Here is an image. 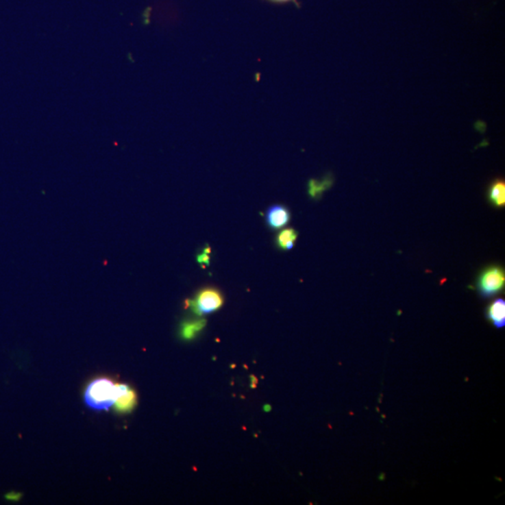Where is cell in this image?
Instances as JSON below:
<instances>
[{
	"mask_svg": "<svg viewBox=\"0 0 505 505\" xmlns=\"http://www.w3.org/2000/svg\"><path fill=\"white\" fill-rule=\"evenodd\" d=\"M297 239H298V232L293 229H286L282 230L276 236L275 243L281 250L287 251L293 248Z\"/></svg>",
	"mask_w": 505,
	"mask_h": 505,
	"instance_id": "52a82bcc",
	"label": "cell"
},
{
	"mask_svg": "<svg viewBox=\"0 0 505 505\" xmlns=\"http://www.w3.org/2000/svg\"><path fill=\"white\" fill-rule=\"evenodd\" d=\"M224 304V298L221 292L212 287L201 289L196 298L187 301V306L197 315L212 314L221 308Z\"/></svg>",
	"mask_w": 505,
	"mask_h": 505,
	"instance_id": "7a4b0ae2",
	"label": "cell"
},
{
	"mask_svg": "<svg viewBox=\"0 0 505 505\" xmlns=\"http://www.w3.org/2000/svg\"><path fill=\"white\" fill-rule=\"evenodd\" d=\"M489 199L497 207L504 206L505 204V184L504 181H496L489 189Z\"/></svg>",
	"mask_w": 505,
	"mask_h": 505,
	"instance_id": "9c48e42d",
	"label": "cell"
},
{
	"mask_svg": "<svg viewBox=\"0 0 505 505\" xmlns=\"http://www.w3.org/2000/svg\"><path fill=\"white\" fill-rule=\"evenodd\" d=\"M127 388V384H115L109 378H97L87 386L84 399L92 409L108 410Z\"/></svg>",
	"mask_w": 505,
	"mask_h": 505,
	"instance_id": "6da1fadb",
	"label": "cell"
},
{
	"mask_svg": "<svg viewBox=\"0 0 505 505\" xmlns=\"http://www.w3.org/2000/svg\"><path fill=\"white\" fill-rule=\"evenodd\" d=\"M291 219V212L283 205H273L266 212V223L271 230L283 229Z\"/></svg>",
	"mask_w": 505,
	"mask_h": 505,
	"instance_id": "277c9868",
	"label": "cell"
},
{
	"mask_svg": "<svg viewBox=\"0 0 505 505\" xmlns=\"http://www.w3.org/2000/svg\"><path fill=\"white\" fill-rule=\"evenodd\" d=\"M7 499L12 500V501H18L20 499V494L12 493L7 496Z\"/></svg>",
	"mask_w": 505,
	"mask_h": 505,
	"instance_id": "7c38bea8",
	"label": "cell"
},
{
	"mask_svg": "<svg viewBox=\"0 0 505 505\" xmlns=\"http://www.w3.org/2000/svg\"><path fill=\"white\" fill-rule=\"evenodd\" d=\"M330 186V183L328 180L323 182L311 181L309 184V194L312 197L317 199Z\"/></svg>",
	"mask_w": 505,
	"mask_h": 505,
	"instance_id": "30bf717a",
	"label": "cell"
},
{
	"mask_svg": "<svg viewBox=\"0 0 505 505\" xmlns=\"http://www.w3.org/2000/svg\"><path fill=\"white\" fill-rule=\"evenodd\" d=\"M251 382H252L253 388H256V384H258V379H256L255 376H252V378H251Z\"/></svg>",
	"mask_w": 505,
	"mask_h": 505,
	"instance_id": "5bb4252c",
	"label": "cell"
},
{
	"mask_svg": "<svg viewBox=\"0 0 505 505\" xmlns=\"http://www.w3.org/2000/svg\"><path fill=\"white\" fill-rule=\"evenodd\" d=\"M211 253V249L209 247L205 248V250L201 255L197 256V261L201 263V265H209L210 258L209 254Z\"/></svg>",
	"mask_w": 505,
	"mask_h": 505,
	"instance_id": "8fae6325",
	"label": "cell"
},
{
	"mask_svg": "<svg viewBox=\"0 0 505 505\" xmlns=\"http://www.w3.org/2000/svg\"><path fill=\"white\" fill-rule=\"evenodd\" d=\"M504 270L499 267H491L484 271L479 278V292L484 298H491L504 289Z\"/></svg>",
	"mask_w": 505,
	"mask_h": 505,
	"instance_id": "3957f363",
	"label": "cell"
},
{
	"mask_svg": "<svg viewBox=\"0 0 505 505\" xmlns=\"http://www.w3.org/2000/svg\"><path fill=\"white\" fill-rule=\"evenodd\" d=\"M270 410H271V407L269 406V405H266L265 411L268 412V411H270Z\"/></svg>",
	"mask_w": 505,
	"mask_h": 505,
	"instance_id": "9a60e30c",
	"label": "cell"
},
{
	"mask_svg": "<svg viewBox=\"0 0 505 505\" xmlns=\"http://www.w3.org/2000/svg\"><path fill=\"white\" fill-rule=\"evenodd\" d=\"M270 1L275 2V3H286V2H289V1L296 2V0H270Z\"/></svg>",
	"mask_w": 505,
	"mask_h": 505,
	"instance_id": "4fadbf2b",
	"label": "cell"
},
{
	"mask_svg": "<svg viewBox=\"0 0 505 505\" xmlns=\"http://www.w3.org/2000/svg\"><path fill=\"white\" fill-rule=\"evenodd\" d=\"M205 325H206V321L205 320L184 322L182 325L181 336L184 340L194 339L204 329Z\"/></svg>",
	"mask_w": 505,
	"mask_h": 505,
	"instance_id": "ba28073f",
	"label": "cell"
},
{
	"mask_svg": "<svg viewBox=\"0 0 505 505\" xmlns=\"http://www.w3.org/2000/svg\"><path fill=\"white\" fill-rule=\"evenodd\" d=\"M486 317L491 320L492 324L498 329H502L505 325V301L504 299H499L492 302L489 307Z\"/></svg>",
	"mask_w": 505,
	"mask_h": 505,
	"instance_id": "5b68a950",
	"label": "cell"
},
{
	"mask_svg": "<svg viewBox=\"0 0 505 505\" xmlns=\"http://www.w3.org/2000/svg\"><path fill=\"white\" fill-rule=\"evenodd\" d=\"M136 404H137V395L132 389L127 386L125 391L118 397L114 406L117 412H127L132 411Z\"/></svg>",
	"mask_w": 505,
	"mask_h": 505,
	"instance_id": "8992f818",
	"label": "cell"
}]
</instances>
